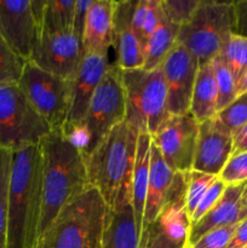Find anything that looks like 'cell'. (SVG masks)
Wrapping results in <instances>:
<instances>
[{"label": "cell", "mask_w": 247, "mask_h": 248, "mask_svg": "<svg viewBox=\"0 0 247 248\" xmlns=\"http://www.w3.org/2000/svg\"><path fill=\"white\" fill-rule=\"evenodd\" d=\"M7 191L6 248H34L43 208L40 145L15 150Z\"/></svg>", "instance_id": "1"}, {"label": "cell", "mask_w": 247, "mask_h": 248, "mask_svg": "<svg viewBox=\"0 0 247 248\" xmlns=\"http://www.w3.org/2000/svg\"><path fill=\"white\" fill-rule=\"evenodd\" d=\"M39 145L43 162V208L38 240L62 208L87 188L84 154L65 140L62 130L51 131Z\"/></svg>", "instance_id": "2"}, {"label": "cell", "mask_w": 247, "mask_h": 248, "mask_svg": "<svg viewBox=\"0 0 247 248\" xmlns=\"http://www.w3.org/2000/svg\"><path fill=\"white\" fill-rule=\"evenodd\" d=\"M137 138L138 133L124 121L85 156L87 186L97 189L109 208L118 200H131Z\"/></svg>", "instance_id": "3"}, {"label": "cell", "mask_w": 247, "mask_h": 248, "mask_svg": "<svg viewBox=\"0 0 247 248\" xmlns=\"http://www.w3.org/2000/svg\"><path fill=\"white\" fill-rule=\"evenodd\" d=\"M108 206L92 186L62 208L34 248H98Z\"/></svg>", "instance_id": "4"}, {"label": "cell", "mask_w": 247, "mask_h": 248, "mask_svg": "<svg viewBox=\"0 0 247 248\" xmlns=\"http://www.w3.org/2000/svg\"><path fill=\"white\" fill-rule=\"evenodd\" d=\"M125 123L137 133L153 136L170 116L167 91L161 68L123 70Z\"/></svg>", "instance_id": "5"}, {"label": "cell", "mask_w": 247, "mask_h": 248, "mask_svg": "<svg viewBox=\"0 0 247 248\" xmlns=\"http://www.w3.org/2000/svg\"><path fill=\"white\" fill-rule=\"evenodd\" d=\"M232 2L200 0L193 16L179 28L182 44L199 65L208 63L219 55L223 45L232 34Z\"/></svg>", "instance_id": "6"}, {"label": "cell", "mask_w": 247, "mask_h": 248, "mask_svg": "<svg viewBox=\"0 0 247 248\" xmlns=\"http://www.w3.org/2000/svg\"><path fill=\"white\" fill-rule=\"evenodd\" d=\"M50 132L18 85H0V149L15 152L39 145Z\"/></svg>", "instance_id": "7"}, {"label": "cell", "mask_w": 247, "mask_h": 248, "mask_svg": "<svg viewBox=\"0 0 247 248\" xmlns=\"http://www.w3.org/2000/svg\"><path fill=\"white\" fill-rule=\"evenodd\" d=\"M17 85L51 131L63 130L69 114L70 80L56 77L33 63L26 62Z\"/></svg>", "instance_id": "8"}, {"label": "cell", "mask_w": 247, "mask_h": 248, "mask_svg": "<svg viewBox=\"0 0 247 248\" xmlns=\"http://www.w3.org/2000/svg\"><path fill=\"white\" fill-rule=\"evenodd\" d=\"M125 114L123 69L114 63L109 64L103 79L94 91L82 121L91 136V144L85 156H87L116 125L125 121Z\"/></svg>", "instance_id": "9"}, {"label": "cell", "mask_w": 247, "mask_h": 248, "mask_svg": "<svg viewBox=\"0 0 247 248\" xmlns=\"http://www.w3.org/2000/svg\"><path fill=\"white\" fill-rule=\"evenodd\" d=\"M199 123L190 113L170 115L152 136L165 162L174 172H189L193 169Z\"/></svg>", "instance_id": "10"}, {"label": "cell", "mask_w": 247, "mask_h": 248, "mask_svg": "<svg viewBox=\"0 0 247 248\" xmlns=\"http://www.w3.org/2000/svg\"><path fill=\"white\" fill-rule=\"evenodd\" d=\"M84 55L81 40L73 31L40 33L28 62L72 81Z\"/></svg>", "instance_id": "11"}, {"label": "cell", "mask_w": 247, "mask_h": 248, "mask_svg": "<svg viewBox=\"0 0 247 248\" xmlns=\"http://www.w3.org/2000/svg\"><path fill=\"white\" fill-rule=\"evenodd\" d=\"M160 68L166 85L169 114H188L199 69L198 60L177 41Z\"/></svg>", "instance_id": "12"}, {"label": "cell", "mask_w": 247, "mask_h": 248, "mask_svg": "<svg viewBox=\"0 0 247 248\" xmlns=\"http://www.w3.org/2000/svg\"><path fill=\"white\" fill-rule=\"evenodd\" d=\"M0 34L12 51L28 62L40 34L31 0H0Z\"/></svg>", "instance_id": "13"}, {"label": "cell", "mask_w": 247, "mask_h": 248, "mask_svg": "<svg viewBox=\"0 0 247 248\" xmlns=\"http://www.w3.org/2000/svg\"><path fill=\"white\" fill-rule=\"evenodd\" d=\"M232 154V135L216 118L199 124L193 171L218 177Z\"/></svg>", "instance_id": "14"}, {"label": "cell", "mask_w": 247, "mask_h": 248, "mask_svg": "<svg viewBox=\"0 0 247 248\" xmlns=\"http://www.w3.org/2000/svg\"><path fill=\"white\" fill-rule=\"evenodd\" d=\"M136 2L133 0L114 1L113 46L116 64L123 70L139 69L144 65V45L132 26Z\"/></svg>", "instance_id": "15"}, {"label": "cell", "mask_w": 247, "mask_h": 248, "mask_svg": "<svg viewBox=\"0 0 247 248\" xmlns=\"http://www.w3.org/2000/svg\"><path fill=\"white\" fill-rule=\"evenodd\" d=\"M186 184L188 172H174L164 207L156 219L167 239L181 248L186 247L191 228L186 210Z\"/></svg>", "instance_id": "16"}, {"label": "cell", "mask_w": 247, "mask_h": 248, "mask_svg": "<svg viewBox=\"0 0 247 248\" xmlns=\"http://www.w3.org/2000/svg\"><path fill=\"white\" fill-rule=\"evenodd\" d=\"M109 67L108 56L85 53L74 79L67 123L64 126L77 125L84 121L90 101Z\"/></svg>", "instance_id": "17"}, {"label": "cell", "mask_w": 247, "mask_h": 248, "mask_svg": "<svg viewBox=\"0 0 247 248\" xmlns=\"http://www.w3.org/2000/svg\"><path fill=\"white\" fill-rule=\"evenodd\" d=\"M247 218V202L244 198V184L227 186L222 198L196 223L191 224L186 247L195 244L211 230L237 225Z\"/></svg>", "instance_id": "18"}, {"label": "cell", "mask_w": 247, "mask_h": 248, "mask_svg": "<svg viewBox=\"0 0 247 248\" xmlns=\"http://www.w3.org/2000/svg\"><path fill=\"white\" fill-rule=\"evenodd\" d=\"M139 240L131 200H119L108 207L98 248H138Z\"/></svg>", "instance_id": "19"}, {"label": "cell", "mask_w": 247, "mask_h": 248, "mask_svg": "<svg viewBox=\"0 0 247 248\" xmlns=\"http://www.w3.org/2000/svg\"><path fill=\"white\" fill-rule=\"evenodd\" d=\"M113 0H94L87 15L82 47L85 53L108 56L113 44Z\"/></svg>", "instance_id": "20"}, {"label": "cell", "mask_w": 247, "mask_h": 248, "mask_svg": "<svg viewBox=\"0 0 247 248\" xmlns=\"http://www.w3.org/2000/svg\"><path fill=\"white\" fill-rule=\"evenodd\" d=\"M173 176L174 171L170 169L169 165L165 162L161 153L152 142L149 181H148L147 199H145L144 216H143V228L156 222L164 207Z\"/></svg>", "instance_id": "21"}, {"label": "cell", "mask_w": 247, "mask_h": 248, "mask_svg": "<svg viewBox=\"0 0 247 248\" xmlns=\"http://www.w3.org/2000/svg\"><path fill=\"white\" fill-rule=\"evenodd\" d=\"M150 152H152V136L147 133H138L137 150H136L132 182H131V203L140 234L143 230V216H144L148 181H149Z\"/></svg>", "instance_id": "22"}, {"label": "cell", "mask_w": 247, "mask_h": 248, "mask_svg": "<svg viewBox=\"0 0 247 248\" xmlns=\"http://www.w3.org/2000/svg\"><path fill=\"white\" fill-rule=\"evenodd\" d=\"M217 101L218 90L212 63H203L199 65L189 113L199 124L203 123L217 115Z\"/></svg>", "instance_id": "23"}, {"label": "cell", "mask_w": 247, "mask_h": 248, "mask_svg": "<svg viewBox=\"0 0 247 248\" xmlns=\"http://www.w3.org/2000/svg\"><path fill=\"white\" fill-rule=\"evenodd\" d=\"M179 28L181 26L170 21L164 14L159 27L145 44L143 69L154 70L161 67L166 56L178 41Z\"/></svg>", "instance_id": "24"}, {"label": "cell", "mask_w": 247, "mask_h": 248, "mask_svg": "<svg viewBox=\"0 0 247 248\" xmlns=\"http://www.w3.org/2000/svg\"><path fill=\"white\" fill-rule=\"evenodd\" d=\"M74 10V0H47L40 33L73 31Z\"/></svg>", "instance_id": "25"}, {"label": "cell", "mask_w": 247, "mask_h": 248, "mask_svg": "<svg viewBox=\"0 0 247 248\" xmlns=\"http://www.w3.org/2000/svg\"><path fill=\"white\" fill-rule=\"evenodd\" d=\"M219 56L237 82L242 73L247 69V38L232 34L223 45Z\"/></svg>", "instance_id": "26"}, {"label": "cell", "mask_w": 247, "mask_h": 248, "mask_svg": "<svg viewBox=\"0 0 247 248\" xmlns=\"http://www.w3.org/2000/svg\"><path fill=\"white\" fill-rule=\"evenodd\" d=\"M213 73H215L216 84L218 90V101H217V113L225 107L229 106L235 98H236V80L234 75L230 72L228 65L220 56H216L212 61Z\"/></svg>", "instance_id": "27"}, {"label": "cell", "mask_w": 247, "mask_h": 248, "mask_svg": "<svg viewBox=\"0 0 247 248\" xmlns=\"http://www.w3.org/2000/svg\"><path fill=\"white\" fill-rule=\"evenodd\" d=\"M12 153L0 149V248L7 246V191Z\"/></svg>", "instance_id": "28"}, {"label": "cell", "mask_w": 247, "mask_h": 248, "mask_svg": "<svg viewBox=\"0 0 247 248\" xmlns=\"http://www.w3.org/2000/svg\"><path fill=\"white\" fill-rule=\"evenodd\" d=\"M215 118L234 136L247 124V92L237 96L229 106L218 111Z\"/></svg>", "instance_id": "29"}, {"label": "cell", "mask_w": 247, "mask_h": 248, "mask_svg": "<svg viewBox=\"0 0 247 248\" xmlns=\"http://www.w3.org/2000/svg\"><path fill=\"white\" fill-rule=\"evenodd\" d=\"M26 61L11 50L0 34V85L18 84Z\"/></svg>", "instance_id": "30"}, {"label": "cell", "mask_w": 247, "mask_h": 248, "mask_svg": "<svg viewBox=\"0 0 247 248\" xmlns=\"http://www.w3.org/2000/svg\"><path fill=\"white\" fill-rule=\"evenodd\" d=\"M217 178L212 174L202 173V172L193 171L188 172V184H186V210H188L189 217L191 218L193 213L195 212L199 202L205 195L211 184Z\"/></svg>", "instance_id": "31"}, {"label": "cell", "mask_w": 247, "mask_h": 248, "mask_svg": "<svg viewBox=\"0 0 247 248\" xmlns=\"http://www.w3.org/2000/svg\"><path fill=\"white\" fill-rule=\"evenodd\" d=\"M218 177L225 186H239L247 182V153L232 154Z\"/></svg>", "instance_id": "32"}, {"label": "cell", "mask_w": 247, "mask_h": 248, "mask_svg": "<svg viewBox=\"0 0 247 248\" xmlns=\"http://www.w3.org/2000/svg\"><path fill=\"white\" fill-rule=\"evenodd\" d=\"M200 0H161L165 16L173 23L182 26L195 12Z\"/></svg>", "instance_id": "33"}, {"label": "cell", "mask_w": 247, "mask_h": 248, "mask_svg": "<svg viewBox=\"0 0 247 248\" xmlns=\"http://www.w3.org/2000/svg\"><path fill=\"white\" fill-rule=\"evenodd\" d=\"M225 188H227V186H225L224 182L220 181L219 177H217V178L215 179V182L210 186V188L207 189L205 195L202 196V199H201L200 202H199L198 207H196L195 212L191 216V224H194V223H196L198 220H200L201 218H202L203 216H205L206 213L218 202V201H219L223 193H224Z\"/></svg>", "instance_id": "34"}, {"label": "cell", "mask_w": 247, "mask_h": 248, "mask_svg": "<svg viewBox=\"0 0 247 248\" xmlns=\"http://www.w3.org/2000/svg\"><path fill=\"white\" fill-rule=\"evenodd\" d=\"M237 225L218 228L211 230L188 248H227Z\"/></svg>", "instance_id": "35"}, {"label": "cell", "mask_w": 247, "mask_h": 248, "mask_svg": "<svg viewBox=\"0 0 247 248\" xmlns=\"http://www.w3.org/2000/svg\"><path fill=\"white\" fill-rule=\"evenodd\" d=\"M138 248H181L174 245L171 240L166 237V235L161 232L157 223L148 225L143 228L140 234L139 247Z\"/></svg>", "instance_id": "36"}, {"label": "cell", "mask_w": 247, "mask_h": 248, "mask_svg": "<svg viewBox=\"0 0 247 248\" xmlns=\"http://www.w3.org/2000/svg\"><path fill=\"white\" fill-rule=\"evenodd\" d=\"M63 136L65 140L74 145L75 148L80 150V152L85 155L89 152L90 144H91V136H90L89 130L84 124H77V125L72 126H64L62 130Z\"/></svg>", "instance_id": "37"}, {"label": "cell", "mask_w": 247, "mask_h": 248, "mask_svg": "<svg viewBox=\"0 0 247 248\" xmlns=\"http://www.w3.org/2000/svg\"><path fill=\"white\" fill-rule=\"evenodd\" d=\"M162 17H164V11H162L161 0H149V6H148L147 16H145L142 29V41L144 45V51L148 39L156 31Z\"/></svg>", "instance_id": "38"}, {"label": "cell", "mask_w": 247, "mask_h": 248, "mask_svg": "<svg viewBox=\"0 0 247 248\" xmlns=\"http://www.w3.org/2000/svg\"><path fill=\"white\" fill-rule=\"evenodd\" d=\"M92 2H93V0H77V1H75L73 33L81 40V43L82 36H84L87 15H89V10L90 7H91Z\"/></svg>", "instance_id": "39"}, {"label": "cell", "mask_w": 247, "mask_h": 248, "mask_svg": "<svg viewBox=\"0 0 247 248\" xmlns=\"http://www.w3.org/2000/svg\"><path fill=\"white\" fill-rule=\"evenodd\" d=\"M232 10H234L232 34L247 38V0L232 2Z\"/></svg>", "instance_id": "40"}, {"label": "cell", "mask_w": 247, "mask_h": 248, "mask_svg": "<svg viewBox=\"0 0 247 248\" xmlns=\"http://www.w3.org/2000/svg\"><path fill=\"white\" fill-rule=\"evenodd\" d=\"M148 6H149V0H137L135 6V11H133L132 26L135 31L137 33V35L139 36L140 41H142V29L145 21V16H147Z\"/></svg>", "instance_id": "41"}, {"label": "cell", "mask_w": 247, "mask_h": 248, "mask_svg": "<svg viewBox=\"0 0 247 248\" xmlns=\"http://www.w3.org/2000/svg\"><path fill=\"white\" fill-rule=\"evenodd\" d=\"M247 246V218L237 224L227 248H245Z\"/></svg>", "instance_id": "42"}, {"label": "cell", "mask_w": 247, "mask_h": 248, "mask_svg": "<svg viewBox=\"0 0 247 248\" xmlns=\"http://www.w3.org/2000/svg\"><path fill=\"white\" fill-rule=\"evenodd\" d=\"M247 153V124L232 136V154Z\"/></svg>", "instance_id": "43"}, {"label": "cell", "mask_w": 247, "mask_h": 248, "mask_svg": "<svg viewBox=\"0 0 247 248\" xmlns=\"http://www.w3.org/2000/svg\"><path fill=\"white\" fill-rule=\"evenodd\" d=\"M247 92V69L242 73L240 79L236 82V97Z\"/></svg>", "instance_id": "44"}, {"label": "cell", "mask_w": 247, "mask_h": 248, "mask_svg": "<svg viewBox=\"0 0 247 248\" xmlns=\"http://www.w3.org/2000/svg\"><path fill=\"white\" fill-rule=\"evenodd\" d=\"M244 198L247 202V182H245L244 183Z\"/></svg>", "instance_id": "45"}, {"label": "cell", "mask_w": 247, "mask_h": 248, "mask_svg": "<svg viewBox=\"0 0 247 248\" xmlns=\"http://www.w3.org/2000/svg\"><path fill=\"white\" fill-rule=\"evenodd\" d=\"M245 248H247V246H246V247H245Z\"/></svg>", "instance_id": "46"}]
</instances>
